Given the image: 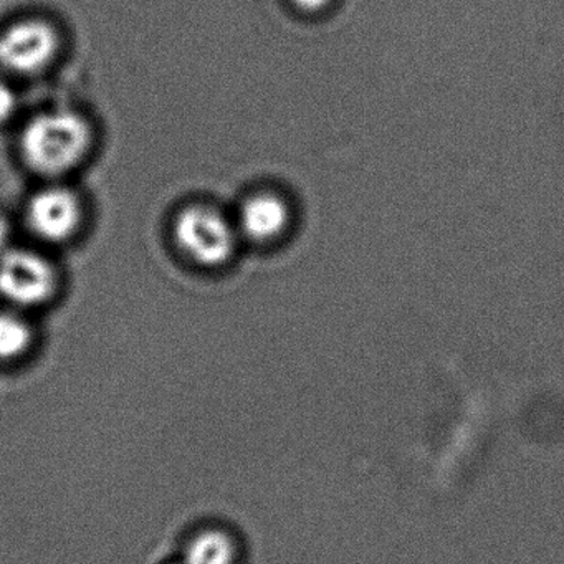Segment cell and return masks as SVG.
<instances>
[{
    "instance_id": "cell-1",
    "label": "cell",
    "mask_w": 564,
    "mask_h": 564,
    "mask_svg": "<svg viewBox=\"0 0 564 564\" xmlns=\"http://www.w3.org/2000/svg\"><path fill=\"white\" fill-rule=\"evenodd\" d=\"M19 147L29 170L58 181L87 160L94 147V130L78 111L54 108L28 121Z\"/></svg>"
},
{
    "instance_id": "cell-2",
    "label": "cell",
    "mask_w": 564,
    "mask_h": 564,
    "mask_svg": "<svg viewBox=\"0 0 564 564\" xmlns=\"http://www.w3.org/2000/svg\"><path fill=\"white\" fill-rule=\"evenodd\" d=\"M173 234L184 256L206 269L230 262L242 239L236 220L207 204L184 207L174 220Z\"/></svg>"
},
{
    "instance_id": "cell-3",
    "label": "cell",
    "mask_w": 564,
    "mask_h": 564,
    "mask_svg": "<svg viewBox=\"0 0 564 564\" xmlns=\"http://www.w3.org/2000/svg\"><path fill=\"white\" fill-rule=\"evenodd\" d=\"M61 45V32L47 19H18L0 31V68L21 77L42 74L54 64Z\"/></svg>"
},
{
    "instance_id": "cell-4",
    "label": "cell",
    "mask_w": 564,
    "mask_h": 564,
    "mask_svg": "<svg viewBox=\"0 0 564 564\" xmlns=\"http://www.w3.org/2000/svg\"><path fill=\"white\" fill-rule=\"evenodd\" d=\"M54 263L29 249L11 247L0 256V296L18 308L44 305L57 292Z\"/></svg>"
},
{
    "instance_id": "cell-5",
    "label": "cell",
    "mask_w": 564,
    "mask_h": 564,
    "mask_svg": "<svg viewBox=\"0 0 564 564\" xmlns=\"http://www.w3.org/2000/svg\"><path fill=\"white\" fill-rule=\"evenodd\" d=\"M84 223L80 197L70 187L48 184L32 194L25 206V224L42 242L58 246L77 236Z\"/></svg>"
},
{
    "instance_id": "cell-6",
    "label": "cell",
    "mask_w": 564,
    "mask_h": 564,
    "mask_svg": "<svg viewBox=\"0 0 564 564\" xmlns=\"http://www.w3.org/2000/svg\"><path fill=\"white\" fill-rule=\"evenodd\" d=\"M234 220L242 239L269 243L292 226V207L282 194L259 191L246 197Z\"/></svg>"
},
{
    "instance_id": "cell-7",
    "label": "cell",
    "mask_w": 564,
    "mask_h": 564,
    "mask_svg": "<svg viewBox=\"0 0 564 564\" xmlns=\"http://www.w3.org/2000/svg\"><path fill=\"white\" fill-rule=\"evenodd\" d=\"M236 538L219 528L200 531L187 544L184 564H237Z\"/></svg>"
},
{
    "instance_id": "cell-8",
    "label": "cell",
    "mask_w": 564,
    "mask_h": 564,
    "mask_svg": "<svg viewBox=\"0 0 564 564\" xmlns=\"http://www.w3.org/2000/svg\"><path fill=\"white\" fill-rule=\"evenodd\" d=\"M32 345V329L21 315L0 312V361H11Z\"/></svg>"
},
{
    "instance_id": "cell-9",
    "label": "cell",
    "mask_w": 564,
    "mask_h": 564,
    "mask_svg": "<svg viewBox=\"0 0 564 564\" xmlns=\"http://www.w3.org/2000/svg\"><path fill=\"white\" fill-rule=\"evenodd\" d=\"M18 111V91L4 77H0V124L9 123Z\"/></svg>"
},
{
    "instance_id": "cell-10",
    "label": "cell",
    "mask_w": 564,
    "mask_h": 564,
    "mask_svg": "<svg viewBox=\"0 0 564 564\" xmlns=\"http://www.w3.org/2000/svg\"><path fill=\"white\" fill-rule=\"evenodd\" d=\"M12 229L8 217L0 214V256L11 249Z\"/></svg>"
},
{
    "instance_id": "cell-11",
    "label": "cell",
    "mask_w": 564,
    "mask_h": 564,
    "mask_svg": "<svg viewBox=\"0 0 564 564\" xmlns=\"http://www.w3.org/2000/svg\"><path fill=\"white\" fill-rule=\"evenodd\" d=\"M293 6L305 12H319L332 4V0H292Z\"/></svg>"
}]
</instances>
